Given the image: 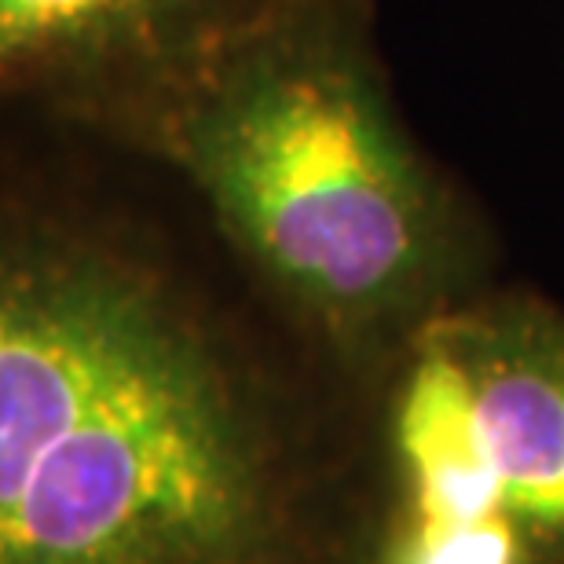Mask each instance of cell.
<instances>
[{
  "label": "cell",
  "instance_id": "6da1fadb",
  "mask_svg": "<svg viewBox=\"0 0 564 564\" xmlns=\"http://www.w3.org/2000/svg\"><path fill=\"white\" fill-rule=\"evenodd\" d=\"M0 564H312L286 403L129 242L0 217Z\"/></svg>",
  "mask_w": 564,
  "mask_h": 564
},
{
  "label": "cell",
  "instance_id": "7a4b0ae2",
  "mask_svg": "<svg viewBox=\"0 0 564 564\" xmlns=\"http://www.w3.org/2000/svg\"><path fill=\"white\" fill-rule=\"evenodd\" d=\"M184 154L224 235L326 330L436 312L455 261L447 198L352 55L257 52L206 99Z\"/></svg>",
  "mask_w": 564,
  "mask_h": 564
},
{
  "label": "cell",
  "instance_id": "3957f363",
  "mask_svg": "<svg viewBox=\"0 0 564 564\" xmlns=\"http://www.w3.org/2000/svg\"><path fill=\"white\" fill-rule=\"evenodd\" d=\"M458 397L499 510L564 564V319L532 297L433 312L411 337Z\"/></svg>",
  "mask_w": 564,
  "mask_h": 564
},
{
  "label": "cell",
  "instance_id": "277c9868",
  "mask_svg": "<svg viewBox=\"0 0 564 564\" xmlns=\"http://www.w3.org/2000/svg\"><path fill=\"white\" fill-rule=\"evenodd\" d=\"M169 0H0V70L151 22Z\"/></svg>",
  "mask_w": 564,
  "mask_h": 564
},
{
  "label": "cell",
  "instance_id": "5b68a950",
  "mask_svg": "<svg viewBox=\"0 0 564 564\" xmlns=\"http://www.w3.org/2000/svg\"><path fill=\"white\" fill-rule=\"evenodd\" d=\"M367 564H546L510 517H444L403 510L392 517Z\"/></svg>",
  "mask_w": 564,
  "mask_h": 564
}]
</instances>
